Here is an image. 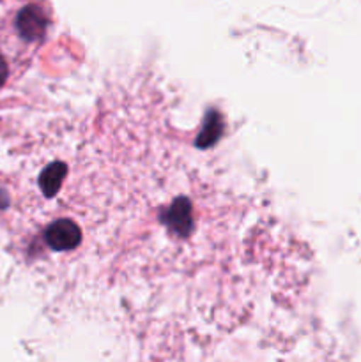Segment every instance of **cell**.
<instances>
[{
    "mask_svg": "<svg viewBox=\"0 0 361 362\" xmlns=\"http://www.w3.org/2000/svg\"><path fill=\"white\" fill-rule=\"evenodd\" d=\"M124 92L60 119V156L39 173L60 214L50 253L87 265L81 304L142 357H212L237 338L268 339L292 293L299 243L253 189L168 122L138 136Z\"/></svg>",
    "mask_w": 361,
    "mask_h": 362,
    "instance_id": "1",
    "label": "cell"
},
{
    "mask_svg": "<svg viewBox=\"0 0 361 362\" xmlns=\"http://www.w3.org/2000/svg\"><path fill=\"white\" fill-rule=\"evenodd\" d=\"M7 74H9V69H7L6 59H4V57L0 55V87H2V85L6 83V80H7Z\"/></svg>",
    "mask_w": 361,
    "mask_h": 362,
    "instance_id": "2",
    "label": "cell"
},
{
    "mask_svg": "<svg viewBox=\"0 0 361 362\" xmlns=\"http://www.w3.org/2000/svg\"><path fill=\"white\" fill-rule=\"evenodd\" d=\"M7 205H9V197H7L6 191L0 189V211H2V209H6Z\"/></svg>",
    "mask_w": 361,
    "mask_h": 362,
    "instance_id": "3",
    "label": "cell"
}]
</instances>
